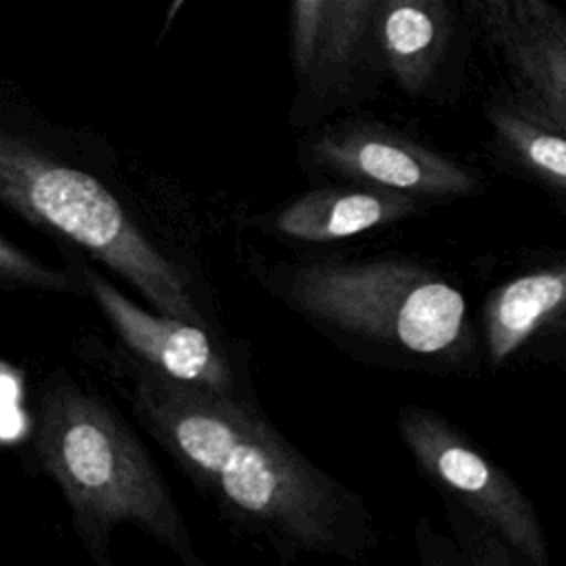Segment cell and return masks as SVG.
Listing matches in <instances>:
<instances>
[{
	"label": "cell",
	"instance_id": "6da1fadb",
	"mask_svg": "<svg viewBox=\"0 0 566 566\" xmlns=\"http://www.w3.org/2000/svg\"><path fill=\"white\" fill-rule=\"evenodd\" d=\"M133 405L184 471L283 562L367 559L380 544L365 497L316 467L254 400L130 365Z\"/></svg>",
	"mask_w": 566,
	"mask_h": 566
},
{
	"label": "cell",
	"instance_id": "7a4b0ae2",
	"mask_svg": "<svg viewBox=\"0 0 566 566\" xmlns=\"http://www.w3.org/2000/svg\"><path fill=\"white\" fill-rule=\"evenodd\" d=\"M248 270L292 314L363 363L429 374L484 367L464 292L429 263L411 256L270 259L252 252Z\"/></svg>",
	"mask_w": 566,
	"mask_h": 566
},
{
	"label": "cell",
	"instance_id": "3957f363",
	"mask_svg": "<svg viewBox=\"0 0 566 566\" xmlns=\"http://www.w3.org/2000/svg\"><path fill=\"white\" fill-rule=\"evenodd\" d=\"M35 453L57 482L86 553L108 566L117 524L130 522L170 548L186 566H201L190 531L153 458L128 427L93 394L51 378L40 396Z\"/></svg>",
	"mask_w": 566,
	"mask_h": 566
},
{
	"label": "cell",
	"instance_id": "277c9868",
	"mask_svg": "<svg viewBox=\"0 0 566 566\" xmlns=\"http://www.w3.org/2000/svg\"><path fill=\"white\" fill-rule=\"evenodd\" d=\"M0 201L33 226L86 250L128 281L153 310L208 327L175 261L93 175L0 133Z\"/></svg>",
	"mask_w": 566,
	"mask_h": 566
},
{
	"label": "cell",
	"instance_id": "5b68a950",
	"mask_svg": "<svg viewBox=\"0 0 566 566\" xmlns=\"http://www.w3.org/2000/svg\"><path fill=\"white\" fill-rule=\"evenodd\" d=\"M296 161L318 184H356L433 203L484 190L482 175L471 166L369 117L310 126L296 146Z\"/></svg>",
	"mask_w": 566,
	"mask_h": 566
},
{
	"label": "cell",
	"instance_id": "8992f818",
	"mask_svg": "<svg viewBox=\"0 0 566 566\" xmlns=\"http://www.w3.org/2000/svg\"><path fill=\"white\" fill-rule=\"evenodd\" d=\"M402 444L424 478L442 493L484 520L526 566H548L544 524L522 486L442 413L405 405L396 418Z\"/></svg>",
	"mask_w": 566,
	"mask_h": 566
},
{
	"label": "cell",
	"instance_id": "52a82bcc",
	"mask_svg": "<svg viewBox=\"0 0 566 566\" xmlns=\"http://www.w3.org/2000/svg\"><path fill=\"white\" fill-rule=\"evenodd\" d=\"M475 323L491 371L542 365L566 376V250L537 254L497 281Z\"/></svg>",
	"mask_w": 566,
	"mask_h": 566
},
{
	"label": "cell",
	"instance_id": "ba28073f",
	"mask_svg": "<svg viewBox=\"0 0 566 566\" xmlns=\"http://www.w3.org/2000/svg\"><path fill=\"white\" fill-rule=\"evenodd\" d=\"M509 95L566 133V13L548 0H460Z\"/></svg>",
	"mask_w": 566,
	"mask_h": 566
},
{
	"label": "cell",
	"instance_id": "9c48e42d",
	"mask_svg": "<svg viewBox=\"0 0 566 566\" xmlns=\"http://www.w3.org/2000/svg\"><path fill=\"white\" fill-rule=\"evenodd\" d=\"M82 276L95 305L142 365L186 385L254 400L243 387L234 356L210 327L139 307L88 265L82 268Z\"/></svg>",
	"mask_w": 566,
	"mask_h": 566
},
{
	"label": "cell",
	"instance_id": "30bf717a",
	"mask_svg": "<svg viewBox=\"0 0 566 566\" xmlns=\"http://www.w3.org/2000/svg\"><path fill=\"white\" fill-rule=\"evenodd\" d=\"M436 206L411 195L325 181L254 214L252 226L283 243L329 245L427 214Z\"/></svg>",
	"mask_w": 566,
	"mask_h": 566
},
{
	"label": "cell",
	"instance_id": "8fae6325",
	"mask_svg": "<svg viewBox=\"0 0 566 566\" xmlns=\"http://www.w3.org/2000/svg\"><path fill=\"white\" fill-rule=\"evenodd\" d=\"M376 4L378 0H329L314 73L292 104L294 126H316L336 108L369 93V77L378 73L371 57Z\"/></svg>",
	"mask_w": 566,
	"mask_h": 566
},
{
	"label": "cell",
	"instance_id": "7c38bea8",
	"mask_svg": "<svg viewBox=\"0 0 566 566\" xmlns=\"http://www.w3.org/2000/svg\"><path fill=\"white\" fill-rule=\"evenodd\" d=\"M447 0H378L371 22V57L409 97L433 95L451 51Z\"/></svg>",
	"mask_w": 566,
	"mask_h": 566
},
{
	"label": "cell",
	"instance_id": "4fadbf2b",
	"mask_svg": "<svg viewBox=\"0 0 566 566\" xmlns=\"http://www.w3.org/2000/svg\"><path fill=\"white\" fill-rule=\"evenodd\" d=\"M495 153L524 177L566 201V133L537 117L509 93L484 106Z\"/></svg>",
	"mask_w": 566,
	"mask_h": 566
},
{
	"label": "cell",
	"instance_id": "5bb4252c",
	"mask_svg": "<svg viewBox=\"0 0 566 566\" xmlns=\"http://www.w3.org/2000/svg\"><path fill=\"white\" fill-rule=\"evenodd\" d=\"M444 500V515L451 524L453 542L458 544L464 564L473 566H520L522 559L515 551L497 535L484 520L460 506L458 502Z\"/></svg>",
	"mask_w": 566,
	"mask_h": 566
},
{
	"label": "cell",
	"instance_id": "9a60e30c",
	"mask_svg": "<svg viewBox=\"0 0 566 566\" xmlns=\"http://www.w3.org/2000/svg\"><path fill=\"white\" fill-rule=\"evenodd\" d=\"M329 0H290V57L298 91L310 82L325 31Z\"/></svg>",
	"mask_w": 566,
	"mask_h": 566
},
{
	"label": "cell",
	"instance_id": "2e32d148",
	"mask_svg": "<svg viewBox=\"0 0 566 566\" xmlns=\"http://www.w3.org/2000/svg\"><path fill=\"white\" fill-rule=\"evenodd\" d=\"M0 285L46 290V292H71L77 290L73 279L62 270L49 268L33 259L0 234Z\"/></svg>",
	"mask_w": 566,
	"mask_h": 566
},
{
	"label": "cell",
	"instance_id": "e0dca14e",
	"mask_svg": "<svg viewBox=\"0 0 566 566\" xmlns=\"http://www.w3.org/2000/svg\"><path fill=\"white\" fill-rule=\"evenodd\" d=\"M416 546L418 557L427 566H458L464 564V557L458 548V544L451 537H444L436 533L427 520H420L416 526Z\"/></svg>",
	"mask_w": 566,
	"mask_h": 566
},
{
	"label": "cell",
	"instance_id": "ac0fdd59",
	"mask_svg": "<svg viewBox=\"0 0 566 566\" xmlns=\"http://www.w3.org/2000/svg\"><path fill=\"white\" fill-rule=\"evenodd\" d=\"M188 0H170L168 2V9H166V20H164V29H168L170 27V22L177 18V13L181 11V7L186 4Z\"/></svg>",
	"mask_w": 566,
	"mask_h": 566
}]
</instances>
